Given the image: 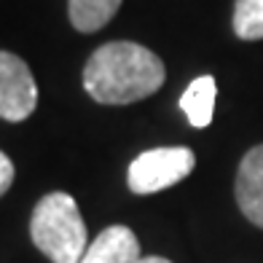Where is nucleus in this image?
<instances>
[{
  "label": "nucleus",
  "mask_w": 263,
  "mask_h": 263,
  "mask_svg": "<svg viewBox=\"0 0 263 263\" xmlns=\"http://www.w3.org/2000/svg\"><path fill=\"white\" fill-rule=\"evenodd\" d=\"M164 62L151 49L132 41L100 46L83 67V89L100 105H132L164 86Z\"/></svg>",
  "instance_id": "1"
},
{
  "label": "nucleus",
  "mask_w": 263,
  "mask_h": 263,
  "mask_svg": "<svg viewBox=\"0 0 263 263\" xmlns=\"http://www.w3.org/2000/svg\"><path fill=\"white\" fill-rule=\"evenodd\" d=\"M30 236L32 245L54 263H78L89 247V234L78 201L65 191L46 194L35 204Z\"/></svg>",
  "instance_id": "2"
},
{
  "label": "nucleus",
  "mask_w": 263,
  "mask_h": 263,
  "mask_svg": "<svg viewBox=\"0 0 263 263\" xmlns=\"http://www.w3.org/2000/svg\"><path fill=\"white\" fill-rule=\"evenodd\" d=\"M194 166H196V156L191 148H183V145L151 148V151H142L129 164L126 183H129V191L137 196L159 194V191L185 180L194 172Z\"/></svg>",
  "instance_id": "3"
},
{
  "label": "nucleus",
  "mask_w": 263,
  "mask_h": 263,
  "mask_svg": "<svg viewBox=\"0 0 263 263\" xmlns=\"http://www.w3.org/2000/svg\"><path fill=\"white\" fill-rule=\"evenodd\" d=\"M38 105V86L25 59L0 51V118L11 124L25 121Z\"/></svg>",
  "instance_id": "4"
},
{
  "label": "nucleus",
  "mask_w": 263,
  "mask_h": 263,
  "mask_svg": "<svg viewBox=\"0 0 263 263\" xmlns=\"http://www.w3.org/2000/svg\"><path fill=\"white\" fill-rule=\"evenodd\" d=\"M236 204L250 223L263 229V145L250 148L239 164Z\"/></svg>",
  "instance_id": "5"
},
{
  "label": "nucleus",
  "mask_w": 263,
  "mask_h": 263,
  "mask_svg": "<svg viewBox=\"0 0 263 263\" xmlns=\"http://www.w3.org/2000/svg\"><path fill=\"white\" fill-rule=\"evenodd\" d=\"M140 258V239L135 231L129 226H107L94 236L78 263H137Z\"/></svg>",
  "instance_id": "6"
},
{
  "label": "nucleus",
  "mask_w": 263,
  "mask_h": 263,
  "mask_svg": "<svg viewBox=\"0 0 263 263\" xmlns=\"http://www.w3.org/2000/svg\"><path fill=\"white\" fill-rule=\"evenodd\" d=\"M215 97H218V83H215L212 76H201V78H194L188 83V89L180 97V110L185 113L191 126L204 129L212 124Z\"/></svg>",
  "instance_id": "7"
},
{
  "label": "nucleus",
  "mask_w": 263,
  "mask_h": 263,
  "mask_svg": "<svg viewBox=\"0 0 263 263\" xmlns=\"http://www.w3.org/2000/svg\"><path fill=\"white\" fill-rule=\"evenodd\" d=\"M121 0H67L70 22L78 32H97L116 16Z\"/></svg>",
  "instance_id": "8"
},
{
  "label": "nucleus",
  "mask_w": 263,
  "mask_h": 263,
  "mask_svg": "<svg viewBox=\"0 0 263 263\" xmlns=\"http://www.w3.org/2000/svg\"><path fill=\"white\" fill-rule=\"evenodd\" d=\"M234 32L242 41L263 38V0H236L234 3Z\"/></svg>",
  "instance_id": "9"
},
{
  "label": "nucleus",
  "mask_w": 263,
  "mask_h": 263,
  "mask_svg": "<svg viewBox=\"0 0 263 263\" xmlns=\"http://www.w3.org/2000/svg\"><path fill=\"white\" fill-rule=\"evenodd\" d=\"M11 183H14V161L0 151V196L11 188Z\"/></svg>",
  "instance_id": "10"
},
{
  "label": "nucleus",
  "mask_w": 263,
  "mask_h": 263,
  "mask_svg": "<svg viewBox=\"0 0 263 263\" xmlns=\"http://www.w3.org/2000/svg\"><path fill=\"white\" fill-rule=\"evenodd\" d=\"M137 263H172V260H166L161 255H145V258H140Z\"/></svg>",
  "instance_id": "11"
}]
</instances>
